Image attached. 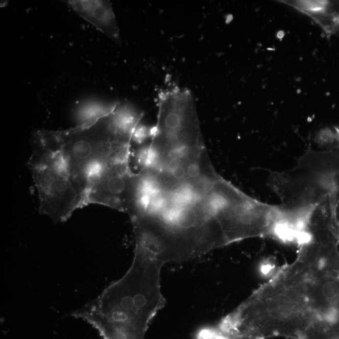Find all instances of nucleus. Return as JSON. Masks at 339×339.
I'll return each instance as SVG.
<instances>
[{
	"label": "nucleus",
	"instance_id": "39448f33",
	"mask_svg": "<svg viewBox=\"0 0 339 339\" xmlns=\"http://www.w3.org/2000/svg\"><path fill=\"white\" fill-rule=\"evenodd\" d=\"M68 3L82 19L93 24L116 43H120L119 28L110 1L72 0Z\"/></svg>",
	"mask_w": 339,
	"mask_h": 339
},
{
	"label": "nucleus",
	"instance_id": "7ed1b4c3",
	"mask_svg": "<svg viewBox=\"0 0 339 339\" xmlns=\"http://www.w3.org/2000/svg\"><path fill=\"white\" fill-rule=\"evenodd\" d=\"M28 166L40 198V213L64 222L81 204L71 186L59 150L41 131L35 135Z\"/></svg>",
	"mask_w": 339,
	"mask_h": 339
},
{
	"label": "nucleus",
	"instance_id": "20e7f679",
	"mask_svg": "<svg viewBox=\"0 0 339 339\" xmlns=\"http://www.w3.org/2000/svg\"><path fill=\"white\" fill-rule=\"evenodd\" d=\"M131 145L115 151L94 180L86 205L101 204L126 212L137 195L139 174L130 167Z\"/></svg>",
	"mask_w": 339,
	"mask_h": 339
},
{
	"label": "nucleus",
	"instance_id": "423d86ee",
	"mask_svg": "<svg viewBox=\"0 0 339 339\" xmlns=\"http://www.w3.org/2000/svg\"><path fill=\"white\" fill-rule=\"evenodd\" d=\"M303 209H305V208H303ZM309 212H310V213H309V215H310V213H311V210H310V209H309ZM308 218H309V217H308ZM308 218H307V220H308ZM306 226H307V224H306ZM305 228H306V227H305ZM304 232H305V231H304ZM302 236H303V235H302ZM300 240H301V239H300ZM300 240H299V241H300ZM297 244H298V243H297Z\"/></svg>",
	"mask_w": 339,
	"mask_h": 339
},
{
	"label": "nucleus",
	"instance_id": "f257e3e1",
	"mask_svg": "<svg viewBox=\"0 0 339 339\" xmlns=\"http://www.w3.org/2000/svg\"><path fill=\"white\" fill-rule=\"evenodd\" d=\"M128 213L158 235L191 247L225 237L222 226L243 192L216 171L206 148L171 156L139 170Z\"/></svg>",
	"mask_w": 339,
	"mask_h": 339
},
{
	"label": "nucleus",
	"instance_id": "f03ea898",
	"mask_svg": "<svg viewBox=\"0 0 339 339\" xmlns=\"http://www.w3.org/2000/svg\"><path fill=\"white\" fill-rule=\"evenodd\" d=\"M166 263L155 249L136 243L125 275L73 315L90 323L104 339H144L149 322L166 303L160 273Z\"/></svg>",
	"mask_w": 339,
	"mask_h": 339
}]
</instances>
